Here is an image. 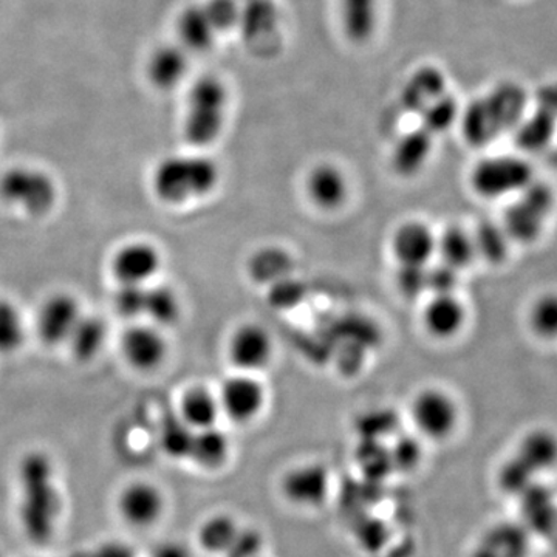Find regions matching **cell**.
I'll return each instance as SVG.
<instances>
[{
  "label": "cell",
  "mask_w": 557,
  "mask_h": 557,
  "mask_svg": "<svg viewBox=\"0 0 557 557\" xmlns=\"http://www.w3.org/2000/svg\"><path fill=\"white\" fill-rule=\"evenodd\" d=\"M17 516L22 533L32 544H49L57 534L64 511L57 467L49 454L38 449L28 450L17 465Z\"/></svg>",
  "instance_id": "cell-1"
},
{
  "label": "cell",
  "mask_w": 557,
  "mask_h": 557,
  "mask_svg": "<svg viewBox=\"0 0 557 557\" xmlns=\"http://www.w3.org/2000/svg\"><path fill=\"white\" fill-rule=\"evenodd\" d=\"M527 106V91L512 81L498 83L460 113L461 134L472 146H485L518 127Z\"/></svg>",
  "instance_id": "cell-2"
},
{
  "label": "cell",
  "mask_w": 557,
  "mask_h": 557,
  "mask_svg": "<svg viewBox=\"0 0 557 557\" xmlns=\"http://www.w3.org/2000/svg\"><path fill=\"white\" fill-rule=\"evenodd\" d=\"M220 182V168L207 156H172L157 164L152 189L166 205H185L214 193Z\"/></svg>",
  "instance_id": "cell-3"
},
{
  "label": "cell",
  "mask_w": 557,
  "mask_h": 557,
  "mask_svg": "<svg viewBox=\"0 0 557 557\" xmlns=\"http://www.w3.org/2000/svg\"><path fill=\"white\" fill-rule=\"evenodd\" d=\"M228 89L215 76H203L190 87L186 101L185 138L197 148H207L225 127Z\"/></svg>",
  "instance_id": "cell-4"
},
{
  "label": "cell",
  "mask_w": 557,
  "mask_h": 557,
  "mask_svg": "<svg viewBox=\"0 0 557 557\" xmlns=\"http://www.w3.org/2000/svg\"><path fill=\"white\" fill-rule=\"evenodd\" d=\"M0 201L33 218L49 214L58 201V186L47 172L32 166L10 168L0 175Z\"/></svg>",
  "instance_id": "cell-5"
},
{
  "label": "cell",
  "mask_w": 557,
  "mask_h": 557,
  "mask_svg": "<svg viewBox=\"0 0 557 557\" xmlns=\"http://www.w3.org/2000/svg\"><path fill=\"white\" fill-rule=\"evenodd\" d=\"M533 182V168L527 160L515 156H494L480 160L469 177L472 190L487 200L520 194Z\"/></svg>",
  "instance_id": "cell-6"
},
{
  "label": "cell",
  "mask_w": 557,
  "mask_h": 557,
  "mask_svg": "<svg viewBox=\"0 0 557 557\" xmlns=\"http://www.w3.org/2000/svg\"><path fill=\"white\" fill-rule=\"evenodd\" d=\"M553 197L552 189L544 183L533 182L520 193L516 203L508 208L505 214L504 230L507 231L509 240L530 244L541 236L548 215L552 214Z\"/></svg>",
  "instance_id": "cell-7"
},
{
  "label": "cell",
  "mask_w": 557,
  "mask_h": 557,
  "mask_svg": "<svg viewBox=\"0 0 557 557\" xmlns=\"http://www.w3.org/2000/svg\"><path fill=\"white\" fill-rule=\"evenodd\" d=\"M410 418L421 437L443 442L456 431L460 410L448 392L438 387H426L413 398Z\"/></svg>",
  "instance_id": "cell-8"
},
{
  "label": "cell",
  "mask_w": 557,
  "mask_h": 557,
  "mask_svg": "<svg viewBox=\"0 0 557 557\" xmlns=\"http://www.w3.org/2000/svg\"><path fill=\"white\" fill-rule=\"evenodd\" d=\"M218 398L222 417L234 424H249L265 409L267 391L252 373L236 372L222 384Z\"/></svg>",
  "instance_id": "cell-9"
},
{
  "label": "cell",
  "mask_w": 557,
  "mask_h": 557,
  "mask_svg": "<svg viewBox=\"0 0 557 557\" xmlns=\"http://www.w3.org/2000/svg\"><path fill=\"white\" fill-rule=\"evenodd\" d=\"M226 354L237 372L256 375L273 361L274 339L263 325L247 322L231 333Z\"/></svg>",
  "instance_id": "cell-10"
},
{
  "label": "cell",
  "mask_w": 557,
  "mask_h": 557,
  "mask_svg": "<svg viewBox=\"0 0 557 557\" xmlns=\"http://www.w3.org/2000/svg\"><path fill=\"white\" fill-rule=\"evenodd\" d=\"M332 475L325 465L304 463L289 469L281 480V493L298 508H318L329 498Z\"/></svg>",
  "instance_id": "cell-11"
},
{
  "label": "cell",
  "mask_w": 557,
  "mask_h": 557,
  "mask_svg": "<svg viewBox=\"0 0 557 557\" xmlns=\"http://www.w3.org/2000/svg\"><path fill=\"white\" fill-rule=\"evenodd\" d=\"M166 497L153 483L138 480L124 486L116 498V509L121 519L134 528L156 525L163 518Z\"/></svg>",
  "instance_id": "cell-12"
},
{
  "label": "cell",
  "mask_w": 557,
  "mask_h": 557,
  "mask_svg": "<svg viewBox=\"0 0 557 557\" xmlns=\"http://www.w3.org/2000/svg\"><path fill=\"white\" fill-rule=\"evenodd\" d=\"M161 252L148 242H132L115 252L112 273L120 285H149L161 269Z\"/></svg>",
  "instance_id": "cell-13"
},
{
  "label": "cell",
  "mask_w": 557,
  "mask_h": 557,
  "mask_svg": "<svg viewBox=\"0 0 557 557\" xmlns=\"http://www.w3.org/2000/svg\"><path fill=\"white\" fill-rule=\"evenodd\" d=\"M391 251L398 265L429 267L437 256V234L420 220H410L395 230Z\"/></svg>",
  "instance_id": "cell-14"
},
{
  "label": "cell",
  "mask_w": 557,
  "mask_h": 557,
  "mask_svg": "<svg viewBox=\"0 0 557 557\" xmlns=\"http://www.w3.org/2000/svg\"><path fill=\"white\" fill-rule=\"evenodd\" d=\"M304 189L310 203L325 212L338 211L343 208L350 193L347 175L339 166L329 161L311 168L304 183Z\"/></svg>",
  "instance_id": "cell-15"
},
{
  "label": "cell",
  "mask_w": 557,
  "mask_h": 557,
  "mask_svg": "<svg viewBox=\"0 0 557 557\" xmlns=\"http://www.w3.org/2000/svg\"><path fill=\"white\" fill-rule=\"evenodd\" d=\"M83 317L78 299L69 293H57L40 307L38 333L49 346L67 343L70 335Z\"/></svg>",
  "instance_id": "cell-16"
},
{
  "label": "cell",
  "mask_w": 557,
  "mask_h": 557,
  "mask_svg": "<svg viewBox=\"0 0 557 557\" xmlns=\"http://www.w3.org/2000/svg\"><path fill=\"white\" fill-rule=\"evenodd\" d=\"M124 359L137 370L160 368L168 355V341L156 325H134L121 339Z\"/></svg>",
  "instance_id": "cell-17"
},
{
  "label": "cell",
  "mask_w": 557,
  "mask_h": 557,
  "mask_svg": "<svg viewBox=\"0 0 557 557\" xmlns=\"http://www.w3.org/2000/svg\"><path fill=\"white\" fill-rule=\"evenodd\" d=\"M448 94V79L437 65H421L399 90V104L408 113L420 115L428 106Z\"/></svg>",
  "instance_id": "cell-18"
},
{
  "label": "cell",
  "mask_w": 557,
  "mask_h": 557,
  "mask_svg": "<svg viewBox=\"0 0 557 557\" xmlns=\"http://www.w3.org/2000/svg\"><path fill=\"white\" fill-rule=\"evenodd\" d=\"M467 307L454 295H432L423 310V325L432 338H456L467 324Z\"/></svg>",
  "instance_id": "cell-19"
},
{
  "label": "cell",
  "mask_w": 557,
  "mask_h": 557,
  "mask_svg": "<svg viewBox=\"0 0 557 557\" xmlns=\"http://www.w3.org/2000/svg\"><path fill=\"white\" fill-rule=\"evenodd\" d=\"M530 534L518 523H498L483 534L471 557H525Z\"/></svg>",
  "instance_id": "cell-20"
},
{
  "label": "cell",
  "mask_w": 557,
  "mask_h": 557,
  "mask_svg": "<svg viewBox=\"0 0 557 557\" xmlns=\"http://www.w3.org/2000/svg\"><path fill=\"white\" fill-rule=\"evenodd\" d=\"M188 53L182 46H161L148 61V78L156 89L172 90L188 75Z\"/></svg>",
  "instance_id": "cell-21"
},
{
  "label": "cell",
  "mask_w": 557,
  "mask_h": 557,
  "mask_svg": "<svg viewBox=\"0 0 557 557\" xmlns=\"http://www.w3.org/2000/svg\"><path fill=\"white\" fill-rule=\"evenodd\" d=\"M531 478L547 472L557 465V435L545 429L530 432L511 457Z\"/></svg>",
  "instance_id": "cell-22"
},
{
  "label": "cell",
  "mask_w": 557,
  "mask_h": 557,
  "mask_svg": "<svg viewBox=\"0 0 557 557\" xmlns=\"http://www.w3.org/2000/svg\"><path fill=\"white\" fill-rule=\"evenodd\" d=\"M434 135L423 127L406 132L392 152V166L403 177H412L426 166L434 149Z\"/></svg>",
  "instance_id": "cell-23"
},
{
  "label": "cell",
  "mask_w": 557,
  "mask_h": 557,
  "mask_svg": "<svg viewBox=\"0 0 557 557\" xmlns=\"http://www.w3.org/2000/svg\"><path fill=\"white\" fill-rule=\"evenodd\" d=\"M339 20L346 38L362 46L379 27L380 0H339Z\"/></svg>",
  "instance_id": "cell-24"
},
{
  "label": "cell",
  "mask_w": 557,
  "mask_h": 557,
  "mask_svg": "<svg viewBox=\"0 0 557 557\" xmlns=\"http://www.w3.org/2000/svg\"><path fill=\"white\" fill-rule=\"evenodd\" d=\"M281 11L274 0H245L240 3L237 28L249 44L263 42L276 35Z\"/></svg>",
  "instance_id": "cell-25"
},
{
  "label": "cell",
  "mask_w": 557,
  "mask_h": 557,
  "mask_svg": "<svg viewBox=\"0 0 557 557\" xmlns=\"http://www.w3.org/2000/svg\"><path fill=\"white\" fill-rule=\"evenodd\" d=\"M177 33L180 46L194 53L211 49L218 38V32L209 20L203 3H190L180 13Z\"/></svg>",
  "instance_id": "cell-26"
},
{
  "label": "cell",
  "mask_w": 557,
  "mask_h": 557,
  "mask_svg": "<svg viewBox=\"0 0 557 557\" xmlns=\"http://www.w3.org/2000/svg\"><path fill=\"white\" fill-rule=\"evenodd\" d=\"M178 417L194 431L218 426L222 409L218 394L207 387H193L180 401Z\"/></svg>",
  "instance_id": "cell-27"
},
{
  "label": "cell",
  "mask_w": 557,
  "mask_h": 557,
  "mask_svg": "<svg viewBox=\"0 0 557 557\" xmlns=\"http://www.w3.org/2000/svg\"><path fill=\"white\" fill-rule=\"evenodd\" d=\"M230 450L231 443L225 432L220 431L218 426L201 429L194 434L188 460L200 468L214 471L226 463Z\"/></svg>",
  "instance_id": "cell-28"
},
{
  "label": "cell",
  "mask_w": 557,
  "mask_h": 557,
  "mask_svg": "<svg viewBox=\"0 0 557 557\" xmlns=\"http://www.w3.org/2000/svg\"><path fill=\"white\" fill-rule=\"evenodd\" d=\"M106 339H108L106 322L95 314H83L67 343L73 357L86 362L100 355Z\"/></svg>",
  "instance_id": "cell-29"
},
{
  "label": "cell",
  "mask_w": 557,
  "mask_h": 557,
  "mask_svg": "<svg viewBox=\"0 0 557 557\" xmlns=\"http://www.w3.org/2000/svg\"><path fill=\"white\" fill-rule=\"evenodd\" d=\"M437 256L450 269L465 270L478 258L474 237L460 226H449L437 236Z\"/></svg>",
  "instance_id": "cell-30"
},
{
  "label": "cell",
  "mask_w": 557,
  "mask_h": 557,
  "mask_svg": "<svg viewBox=\"0 0 557 557\" xmlns=\"http://www.w3.org/2000/svg\"><path fill=\"white\" fill-rule=\"evenodd\" d=\"M182 317V304L177 293L166 285H148L146 289L145 318L156 327H171Z\"/></svg>",
  "instance_id": "cell-31"
},
{
  "label": "cell",
  "mask_w": 557,
  "mask_h": 557,
  "mask_svg": "<svg viewBox=\"0 0 557 557\" xmlns=\"http://www.w3.org/2000/svg\"><path fill=\"white\" fill-rule=\"evenodd\" d=\"M240 527L228 515H215L201 523L199 530V544L205 552L212 555H225Z\"/></svg>",
  "instance_id": "cell-32"
},
{
  "label": "cell",
  "mask_w": 557,
  "mask_h": 557,
  "mask_svg": "<svg viewBox=\"0 0 557 557\" xmlns=\"http://www.w3.org/2000/svg\"><path fill=\"white\" fill-rule=\"evenodd\" d=\"M196 431L190 429L178 416H170L161 421L160 446L175 460H188Z\"/></svg>",
  "instance_id": "cell-33"
},
{
  "label": "cell",
  "mask_w": 557,
  "mask_h": 557,
  "mask_svg": "<svg viewBox=\"0 0 557 557\" xmlns=\"http://www.w3.org/2000/svg\"><path fill=\"white\" fill-rule=\"evenodd\" d=\"M523 497V516L528 525L537 531H547L555 519V505L547 487L531 485Z\"/></svg>",
  "instance_id": "cell-34"
},
{
  "label": "cell",
  "mask_w": 557,
  "mask_h": 557,
  "mask_svg": "<svg viewBox=\"0 0 557 557\" xmlns=\"http://www.w3.org/2000/svg\"><path fill=\"white\" fill-rule=\"evenodd\" d=\"M555 135V120L547 109L537 110L536 115L528 121H520L518 126V145L525 150L547 148Z\"/></svg>",
  "instance_id": "cell-35"
},
{
  "label": "cell",
  "mask_w": 557,
  "mask_h": 557,
  "mask_svg": "<svg viewBox=\"0 0 557 557\" xmlns=\"http://www.w3.org/2000/svg\"><path fill=\"white\" fill-rule=\"evenodd\" d=\"M418 116H420V126L428 131L429 134L437 137V135L449 131L457 123L458 119H460V109H458L456 98L448 91V94L438 98L437 101L428 106Z\"/></svg>",
  "instance_id": "cell-36"
},
{
  "label": "cell",
  "mask_w": 557,
  "mask_h": 557,
  "mask_svg": "<svg viewBox=\"0 0 557 557\" xmlns=\"http://www.w3.org/2000/svg\"><path fill=\"white\" fill-rule=\"evenodd\" d=\"M25 341L24 319L11 300L0 296V354L20 350Z\"/></svg>",
  "instance_id": "cell-37"
},
{
  "label": "cell",
  "mask_w": 557,
  "mask_h": 557,
  "mask_svg": "<svg viewBox=\"0 0 557 557\" xmlns=\"http://www.w3.org/2000/svg\"><path fill=\"white\" fill-rule=\"evenodd\" d=\"M472 237L478 256H482L487 262L498 263L507 259L509 237L504 226L491 222L482 223Z\"/></svg>",
  "instance_id": "cell-38"
},
{
  "label": "cell",
  "mask_w": 557,
  "mask_h": 557,
  "mask_svg": "<svg viewBox=\"0 0 557 557\" xmlns=\"http://www.w3.org/2000/svg\"><path fill=\"white\" fill-rule=\"evenodd\" d=\"M530 325L541 338H557V293H548L534 302L530 311Z\"/></svg>",
  "instance_id": "cell-39"
},
{
  "label": "cell",
  "mask_w": 557,
  "mask_h": 557,
  "mask_svg": "<svg viewBox=\"0 0 557 557\" xmlns=\"http://www.w3.org/2000/svg\"><path fill=\"white\" fill-rule=\"evenodd\" d=\"M146 289L148 285H120L113 298L116 313L126 319L145 317Z\"/></svg>",
  "instance_id": "cell-40"
},
{
  "label": "cell",
  "mask_w": 557,
  "mask_h": 557,
  "mask_svg": "<svg viewBox=\"0 0 557 557\" xmlns=\"http://www.w3.org/2000/svg\"><path fill=\"white\" fill-rule=\"evenodd\" d=\"M203 7L218 35L237 28L240 17L239 0H207Z\"/></svg>",
  "instance_id": "cell-41"
},
{
  "label": "cell",
  "mask_w": 557,
  "mask_h": 557,
  "mask_svg": "<svg viewBox=\"0 0 557 557\" xmlns=\"http://www.w3.org/2000/svg\"><path fill=\"white\" fill-rule=\"evenodd\" d=\"M358 461L364 471L373 475H384L392 471L391 450L381 446L376 440H366L364 445L358 449Z\"/></svg>",
  "instance_id": "cell-42"
},
{
  "label": "cell",
  "mask_w": 557,
  "mask_h": 557,
  "mask_svg": "<svg viewBox=\"0 0 557 557\" xmlns=\"http://www.w3.org/2000/svg\"><path fill=\"white\" fill-rule=\"evenodd\" d=\"M397 288L399 295L405 296L406 299L420 298L428 292V267L399 265Z\"/></svg>",
  "instance_id": "cell-43"
},
{
  "label": "cell",
  "mask_w": 557,
  "mask_h": 557,
  "mask_svg": "<svg viewBox=\"0 0 557 557\" xmlns=\"http://www.w3.org/2000/svg\"><path fill=\"white\" fill-rule=\"evenodd\" d=\"M458 273L460 271L442 262L428 267V292L432 295H454L458 285Z\"/></svg>",
  "instance_id": "cell-44"
},
{
  "label": "cell",
  "mask_w": 557,
  "mask_h": 557,
  "mask_svg": "<svg viewBox=\"0 0 557 557\" xmlns=\"http://www.w3.org/2000/svg\"><path fill=\"white\" fill-rule=\"evenodd\" d=\"M421 448L413 438L398 440L395 448L391 450L392 467L399 469V471H409L420 463Z\"/></svg>",
  "instance_id": "cell-45"
},
{
  "label": "cell",
  "mask_w": 557,
  "mask_h": 557,
  "mask_svg": "<svg viewBox=\"0 0 557 557\" xmlns=\"http://www.w3.org/2000/svg\"><path fill=\"white\" fill-rule=\"evenodd\" d=\"M263 541L262 534L256 530H244L240 528L233 545L228 552L225 553L226 557H259L262 552Z\"/></svg>",
  "instance_id": "cell-46"
},
{
  "label": "cell",
  "mask_w": 557,
  "mask_h": 557,
  "mask_svg": "<svg viewBox=\"0 0 557 557\" xmlns=\"http://www.w3.org/2000/svg\"><path fill=\"white\" fill-rule=\"evenodd\" d=\"M73 557H137L134 547L124 541H106L90 548L89 552L78 553Z\"/></svg>",
  "instance_id": "cell-47"
},
{
  "label": "cell",
  "mask_w": 557,
  "mask_h": 557,
  "mask_svg": "<svg viewBox=\"0 0 557 557\" xmlns=\"http://www.w3.org/2000/svg\"><path fill=\"white\" fill-rule=\"evenodd\" d=\"M150 557H193L189 547L177 541L161 542Z\"/></svg>",
  "instance_id": "cell-48"
},
{
  "label": "cell",
  "mask_w": 557,
  "mask_h": 557,
  "mask_svg": "<svg viewBox=\"0 0 557 557\" xmlns=\"http://www.w3.org/2000/svg\"><path fill=\"white\" fill-rule=\"evenodd\" d=\"M0 557H5V556H3V553H2V552H0Z\"/></svg>",
  "instance_id": "cell-49"
},
{
  "label": "cell",
  "mask_w": 557,
  "mask_h": 557,
  "mask_svg": "<svg viewBox=\"0 0 557 557\" xmlns=\"http://www.w3.org/2000/svg\"><path fill=\"white\" fill-rule=\"evenodd\" d=\"M73 557V556H72Z\"/></svg>",
  "instance_id": "cell-50"
}]
</instances>
